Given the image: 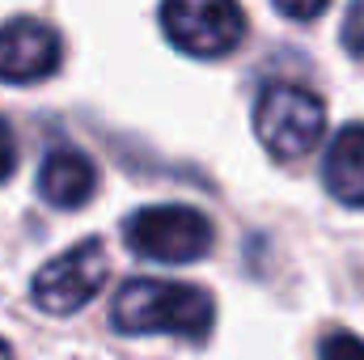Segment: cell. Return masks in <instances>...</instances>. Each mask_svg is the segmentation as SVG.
I'll return each mask as SVG.
<instances>
[{"label":"cell","mask_w":364,"mask_h":360,"mask_svg":"<svg viewBox=\"0 0 364 360\" xmlns=\"http://www.w3.org/2000/svg\"><path fill=\"white\" fill-rule=\"evenodd\" d=\"M326 127V106L301 85H267L255 106V132L263 149L279 162L305 157Z\"/></svg>","instance_id":"3"},{"label":"cell","mask_w":364,"mask_h":360,"mask_svg":"<svg viewBox=\"0 0 364 360\" xmlns=\"http://www.w3.org/2000/svg\"><path fill=\"white\" fill-rule=\"evenodd\" d=\"M0 360H13V352H9V348H4V344H0Z\"/></svg>","instance_id":"13"},{"label":"cell","mask_w":364,"mask_h":360,"mask_svg":"<svg viewBox=\"0 0 364 360\" xmlns=\"http://www.w3.org/2000/svg\"><path fill=\"white\" fill-rule=\"evenodd\" d=\"M13 166H17V140H13V132H9V123L0 119V182L13 174Z\"/></svg>","instance_id":"11"},{"label":"cell","mask_w":364,"mask_h":360,"mask_svg":"<svg viewBox=\"0 0 364 360\" xmlns=\"http://www.w3.org/2000/svg\"><path fill=\"white\" fill-rule=\"evenodd\" d=\"M110 322L123 335H182L203 339L212 331V297L178 280H127L110 305Z\"/></svg>","instance_id":"1"},{"label":"cell","mask_w":364,"mask_h":360,"mask_svg":"<svg viewBox=\"0 0 364 360\" xmlns=\"http://www.w3.org/2000/svg\"><path fill=\"white\" fill-rule=\"evenodd\" d=\"M161 26L178 51L199 55V60H216L242 43L246 13L229 0H178V4L161 9Z\"/></svg>","instance_id":"4"},{"label":"cell","mask_w":364,"mask_h":360,"mask_svg":"<svg viewBox=\"0 0 364 360\" xmlns=\"http://www.w3.org/2000/svg\"><path fill=\"white\" fill-rule=\"evenodd\" d=\"M123 242L132 255L153 259V263H195L212 250V225L199 208L157 203V208H140L127 216Z\"/></svg>","instance_id":"2"},{"label":"cell","mask_w":364,"mask_h":360,"mask_svg":"<svg viewBox=\"0 0 364 360\" xmlns=\"http://www.w3.org/2000/svg\"><path fill=\"white\" fill-rule=\"evenodd\" d=\"M343 47H348L356 60H364V0L348 9V21H343Z\"/></svg>","instance_id":"10"},{"label":"cell","mask_w":364,"mask_h":360,"mask_svg":"<svg viewBox=\"0 0 364 360\" xmlns=\"http://www.w3.org/2000/svg\"><path fill=\"white\" fill-rule=\"evenodd\" d=\"M93 191H97V170L81 149L60 144L47 153V162L38 170V195L51 208H85Z\"/></svg>","instance_id":"7"},{"label":"cell","mask_w":364,"mask_h":360,"mask_svg":"<svg viewBox=\"0 0 364 360\" xmlns=\"http://www.w3.org/2000/svg\"><path fill=\"white\" fill-rule=\"evenodd\" d=\"M322 182L339 203L364 208V123H348L322 162Z\"/></svg>","instance_id":"8"},{"label":"cell","mask_w":364,"mask_h":360,"mask_svg":"<svg viewBox=\"0 0 364 360\" xmlns=\"http://www.w3.org/2000/svg\"><path fill=\"white\" fill-rule=\"evenodd\" d=\"M318 360H364V339L348 335V331H335V335L322 339Z\"/></svg>","instance_id":"9"},{"label":"cell","mask_w":364,"mask_h":360,"mask_svg":"<svg viewBox=\"0 0 364 360\" xmlns=\"http://www.w3.org/2000/svg\"><path fill=\"white\" fill-rule=\"evenodd\" d=\"M64 60L60 34L38 17H13L0 26V81L30 85L47 81Z\"/></svg>","instance_id":"6"},{"label":"cell","mask_w":364,"mask_h":360,"mask_svg":"<svg viewBox=\"0 0 364 360\" xmlns=\"http://www.w3.org/2000/svg\"><path fill=\"white\" fill-rule=\"evenodd\" d=\"M275 9H279L284 17H318V13H322L326 4H322V0H318V4H288V0H279Z\"/></svg>","instance_id":"12"},{"label":"cell","mask_w":364,"mask_h":360,"mask_svg":"<svg viewBox=\"0 0 364 360\" xmlns=\"http://www.w3.org/2000/svg\"><path fill=\"white\" fill-rule=\"evenodd\" d=\"M102 284H106V250L97 238H85L34 275L30 297L43 314H77L97 297Z\"/></svg>","instance_id":"5"}]
</instances>
